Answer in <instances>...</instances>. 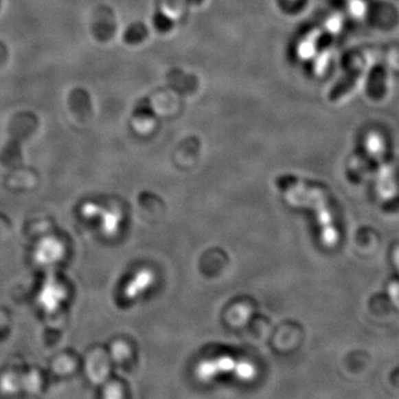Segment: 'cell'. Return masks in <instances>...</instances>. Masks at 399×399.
<instances>
[{
    "label": "cell",
    "instance_id": "cell-1",
    "mask_svg": "<svg viewBox=\"0 0 399 399\" xmlns=\"http://www.w3.org/2000/svg\"><path fill=\"white\" fill-rule=\"evenodd\" d=\"M286 198L294 205H313L317 211L319 220L322 225V238L325 243L332 245L337 242V232L332 225L330 211L326 209L324 196L317 189H308L303 183H296L290 185L286 191Z\"/></svg>",
    "mask_w": 399,
    "mask_h": 399
},
{
    "label": "cell",
    "instance_id": "cell-2",
    "mask_svg": "<svg viewBox=\"0 0 399 399\" xmlns=\"http://www.w3.org/2000/svg\"><path fill=\"white\" fill-rule=\"evenodd\" d=\"M236 362L230 357H221V358L213 359V361H205L198 365V376L203 380L214 378L220 374L227 373V372L236 369Z\"/></svg>",
    "mask_w": 399,
    "mask_h": 399
},
{
    "label": "cell",
    "instance_id": "cell-4",
    "mask_svg": "<svg viewBox=\"0 0 399 399\" xmlns=\"http://www.w3.org/2000/svg\"><path fill=\"white\" fill-rule=\"evenodd\" d=\"M234 374L238 378L249 380V379L253 378L254 375H255V369H254V366L251 365L250 363L240 362L236 363Z\"/></svg>",
    "mask_w": 399,
    "mask_h": 399
},
{
    "label": "cell",
    "instance_id": "cell-5",
    "mask_svg": "<svg viewBox=\"0 0 399 399\" xmlns=\"http://www.w3.org/2000/svg\"><path fill=\"white\" fill-rule=\"evenodd\" d=\"M104 399H124V393L120 386L117 384H110L104 391Z\"/></svg>",
    "mask_w": 399,
    "mask_h": 399
},
{
    "label": "cell",
    "instance_id": "cell-6",
    "mask_svg": "<svg viewBox=\"0 0 399 399\" xmlns=\"http://www.w3.org/2000/svg\"><path fill=\"white\" fill-rule=\"evenodd\" d=\"M1 386H3V391H7V393H12L17 387V383L10 378H8V380L3 379V382L1 383Z\"/></svg>",
    "mask_w": 399,
    "mask_h": 399
},
{
    "label": "cell",
    "instance_id": "cell-3",
    "mask_svg": "<svg viewBox=\"0 0 399 399\" xmlns=\"http://www.w3.org/2000/svg\"><path fill=\"white\" fill-rule=\"evenodd\" d=\"M361 75H362V68L361 67H357V68H354V69L348 71L347 75H345L339 81V84H335V87L330 91V100H339V99L342 98L345 93L350 91L352 88L356 84Z\"/></svg>",
    "mask_w": 399,
    "mask_h": 399
}]
</instances>
